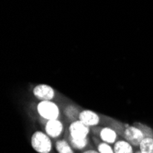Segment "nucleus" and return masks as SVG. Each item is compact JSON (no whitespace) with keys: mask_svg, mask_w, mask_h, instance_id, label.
Returning a JSON list of instances; mask_svg holds the SVG:
<instances>
[{"mask_svg":"<svg viewBox=\"0 0 153 153\" xmlns=\"http://www.w3.org/2000/svg\"><path fill=\"white\" fill-rule=\"evenodd\" d=\"M69 135L74 138H86L90 133V127L81 122L79 119L74 120L68 128Z\"/></svg>","mask_w":153,"mask_h":153,"instance_id":"20e7f679","label":"nucleus"},{"mask_svg":"<svg viewBox=\"0 0 153 153\" xmlns=\"http://www.w3.org/2000/svg\"><path fill=\"white\" fill-rule=\"evenodd\" d=\"M113 147L115 153H135L133 146L126 140H118Z\"/></svg>","mask_w":153,"mask_h":153,"instance_id":"1a4fd4ad","label":"nucleus"},{"mask_svg":"<svg viewBox=\"0 0 153 153\" xmlns=\"http://www.w3.org/2000/svg\"><path fill=\"white\" fill-rule=\"evenodd\" d=\"M44 130L51 138H58L63 132V124L60 119L48 120L45 123Z\"/></svg>","mask_w":153,"mask_h":153,"instance_id":"423d86ee","label":"nucleus"},{"mask_svg":"<svg viewBox=\"0 0 153 153\" xmlns=\"http://www.w3.org/2000/svg\"><path fill=\"white\" fill-rule=\"evenodd\" d=\"M55 149L58 153H74V148L70 142L65 140H58L55 142Z\"/></svg>","mask_w":153,"mask_h":153,"instance_id":"9b49d317","label":"nucleus"},{"mask_svg":"<svg viewBox=\"0 0 153 153\" xmlns=\"http://www.w3.org/2000/svg\"><path fill=\"white\" fill-rule=\"evenodd\" d=\"M124 140L129 142L133 147H138L142 141L143 138L146 137L144 132L137 126H129L124 130L123 133Z\"/></svg>","mask_w":153,"mask_h":153,"instance_id":"7ed1b4c3","label":"nucleus"},{"mask_svg":"<svg viewBox=\"0 0 153 153\" xmlns=\"http://www.w3.org/2000/svg\"><path fill=\"white\" fill-rule=\"evenodd\" d=\"M78 119L90 128L95 127V126H97V125H99V123H100L99 115L97 113H95L94 111L88 110V109L82 110L79 114Z\"/></svg>","mask_w":153,"mask_h":153,"instance_id":"0eeeda50","label":"nucleus"},{"mask_svg":"<svg viewBox=\"0 0 153 153\" xmlns=\"http://www.w3.org/2000/svg\"><path fill=\"white\" fill-rule=\"evenodd\" d=\"M135 153H146V152H143V151H141V150H137V151H136Z\"/></svg>","mask_w":153,"mask_h":153,"instance_id":"dca6fc26","label":"nucleus"},{"mask_svg":"<svg viewBox=\"0 0 153 153\" xmlns=\"http://www.w3.org/2000/svg\"><path fill=\"white\" fill-rule=\"evenodd\" d=\"M82 153H99V152H98V150H94V149H88V150L83 151Z\"/></svg>","mask_w":153,"mask_h":153,"instance_id":"2eb2a0df","label":"nucleus"},{"mask_svg":"<svg viewBox=\"0 0 153 153\" xmlns=\"http://www.w3.org/2000/svg\"><path fill=\"white\" fill-rule=\"evenodd\" d=\"M138 147L143 152L153 153V137H145Z\"/></svg>","mask_w":153,"mask_h":153,"instance_id":"f8f14e48","label":"nucleus"},{"mask_svg":"<svg viewBox=\"0 0 153 153\" xmlns=\"http://www.w3.org/2000/svg\"><path fill=\"white\" fill-rule=\"evenodd\" d=\"M69 142H70V144L74 148V149H76V150L85 149L87 148V146L89 145L88 137L80 138V140H78V138H74V137L69 136Z\"/></svg>","mask_w":153,"mask_h":153,"instance_id":"9d476101","label":"nucleus"},{"mask_svg":"<svg viewBox=\"0 0 153 153\" xmlns=\"http://www.w3.org/2000/svg\"><path fill=\"white\" fill-rule=\"evenodd\" d=\"M99 137L101 138L102 141L108 143L110 145H114L118 140H117L118 136L117 131L108 127L102 128V129L99 132Z\"/></svg>","mask_w":153,"mask_h":153,"instance_id":"6e6552de","label":"nucleus"},{"mask_svg":"<svg viewBox=\"0 0 153 153\" xmlns=\"http://www.w3.org/2000/svg\"><path fill=\"white\" fill-rule=\"evenodd\" d=\"M65 114H66V116L69 117V118H75V117H79V114H80V112L79 111L74 107V106H73V105H69V107H67L66 108V110H65Z\"/></svg>","mask_w":153,"mask_h":153,"instance_id":"4468645a","label":"nucleus"},{"mask_svg":"<svg viewBox=\"0 0 153 153\" xmlns=\"http://www.w3.org/2000/svg\"><path fill=\"white\" fill-rule=\"evenodd\" d=\"M97 150L99 153H115L114 147L108 143H105L104 141L99 142L97 144Z\"/></svg>","mask_w":153,"mask_h":153,"instance_id":"ddd939ff","label":"nucleus"},{"mask_svg":"<svg viewBox=\"0 0 153 153\" xmlns=\"http://www.w3.org/2000/svg\"><path fill=\"white\" fill-rule=\"evenodd\" d=\"M36 110L39 116L46 121L59 119L61 116L60 106L53 101H39L37 104Z\"/></svg>","mask_w":153,"mask_h":153,"instance_id":"f257e3e1","label":"nucleus"},{"mask_svg":"<svg viewBox=\"0 0 153 153\" xmlns=\"http://www.w3.org/2000/svg\"><path fill=\"white\" fill-rule=\"evenodd\" d=\"M32 149L38 153H51L52 150V141L46 132L35 131L30 138Z\"/></svg>","mask_w":153,"mask_h":153,"instance_id":"f03ea898","label":"nucleus"},{"mask_svg":"<svg viewBox=\"0 0 153 153\" xmlns=\"http://www.w3.org/2000/svg\"><path fill=\"white\" fill-rule=\"evenodd\" d=\"M32 94L39 101H52L55 97L54 89L45 83L36 85L32 90Z\"/></svg>","mask_w":153,"mask_h":153,"instance_id":"39448f33","label":"nucleus"}]
</instances>
